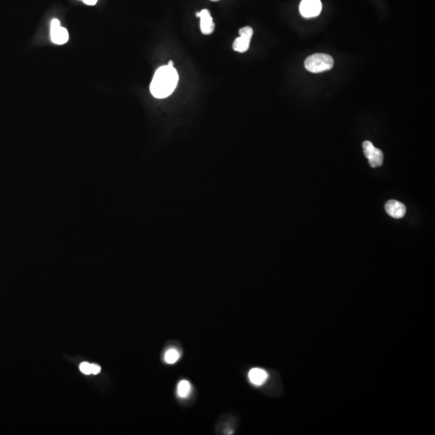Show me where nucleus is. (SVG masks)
Wrapping results in <instances>:
<instances>
[{
  "mask_svg": "<svg viewBox=\"0 0 435 435\" xmlns=\"http://www.w3.org/2000/svg\"><path fill=\"white\" fill-rule=\"evenodd\" d=\"M179 76L173 66H161L155 72L150 85V91L157 98L169 96L177 87Z\"/></svg>",
  "mask_w": 435,
  "mask_h": 435,
  "instance_id": "1",
  "label": "nucleus"
},
{
  "mask_svg": "<svg viewBox=\"0 0 435 435\" xmlns=\"http://www.w3.org/2000/svg\"><path fill=\"white\" fill-rule=\"evenodd\" d=\"M333 66L334 60L332 57L324 53L311 55L305 61L306 70L315 73L330 71Z\"/></svg>",
  "mask_w": 435,
  "mask_h": 435,
  "instance_id": "2",
  "label": "nucleus"
},
{
  "mask_svg": "<svg viewBox=\"0 0 435 435\" xmlns=\"http://www.w3.org/2000/svg\"><path fill=\"white\" fill-rule=\"evenodd\" d=\"M362 148L365 157H367L369 165L372 168H376L382 166L384 161V154L381 149L374 147L372 142L364 141L362 143Z\"/></svg>",
  "mask_w": 435,
  "mask_h": 435,
  "instance_id": "3",
  "label": "nucleus"
},
{
  "mask_svg": "<svg viewBox=\"0 0 435 435\" xmlns=\"http://www.w3.org/2000/svg\"><path fill=\"white\" fill-rule=\"evenodd\" d=\"M322 7L320 0H302L300 4V12L305 18H312L319 15Z\"/></svg>",
  "mask_w": 435,
  "mask_h": 435,
  "instance_id": "4",
  "label": "nucleus"
},
{
  "mask_svg": "<svg viewBox=\"0 0 435 435\" xmlns=\"http://www.w3.org/2000/svg\"><path fill=\"white\" fill-rule=\"evenodd\" d=\"M50 34L51 40L56 45H64L69 41L68 31L65 27H61L57 19L52 20L51 22Z\"/></svg>",
  "mask_w": 435,
  "mask_h": 435,
  "instance_id": "5",
  "label": "nucleus"
},
{
  "mask_svg": "<svg viewBox=\"0 0 435 435\" xmlns=\"http://www.w3.org/2000/svg\"><path fill=\"white\" fill-rule=\"evenodd\" d=\"M196 16L199 17L200 28L204 35H211L215 30V23L211 13L207 9H203L200 12H197Z\"/></svg>",
  "mask_w": 435,
  "mask_h": 435,
  "instance_id": "6",
  "label": "nucleus"
},
{
  "mask_svg": "<svg viewBox=\"0 0 435 435\" xmlns=\"http://www.w3.org/2000/svg\"><path fill=\"white\" fill-rule=\"evenodd\" d=\"M386 211L388 216L394 218H403L406 213L405 205L395 200H390L386 203Z\"/></svg>",
  "mask_w": 435,
  "mask_h": 435,
  "instance_id": "7",
  "label": "nucleus"
},
{
  "mask_svg": "<svg viewBox=\"0 0 435 435\" xmlns=\"http://www.w3.org/2000/svg\"><path fill=\"white\" fill-rule=\"evenodd\" d=\"M268 374L266 370L259 367H254L248 372V379L250 382L255 386H263L267 381Z\"/></svg>",
  "mask_w": 435,
  "mask_h": 435,
  "instance_id": "8",
  "label": "nucleus"
},
{
  "mask_svg": "<svg viewBox=\"0 0 435 435\" xmlns=\"http://www.w3.org/2000/svg\"><path fill=\"white\" fill-rule=\"evenodd\" d=\"M192 391L191 384L186 380L180 381L177 387V394L181 399L187 398Z\"/></svg>",
  "mask_w": 435,
  "mask_h": 435,
  "instance_id": "9",
  "label": "nucleus"
},
{
  "mask_svg": "<svg viewBox=\"0 0 435 435\" xmlns=\"http://www.w3.org/2000/svg\"><path fill=\"white\" fill-rule=\"evenodd\" d=\"M250 41L251 40L249 39L240 36L234 41L233 46H232L233 49L236 52H245L249 48Z\"/></svg>",
  "mask_w": 435,
  "mask_h": 435,
  "instance_id": "10",
  "label": "nucleus"
},
{
  "mask_svg": "<svg viewBox=\"0 0 435 435\" xmlns=\"http://www.w3.org/2000/svg\"><path fill=\"white\" fill-rule=\"evenodd\" d=\"M181 358V353L177 349H169L164 356V361L168 364H173L177 362Z\"/></svg>",
  "mask_w": 435,
  "mask_h": 435,
  "instance_id": "11",
  "label": "nucleus"
},
{
  "mask_svg": "<svg viewBox=\"0 0 435 435\" xmlns=\"http://www.w3.org/2000/svg\"><path fill=\"white\" fill-rule=\"evenodd\" d=\"M239 34H240V36H242V37L251 40L252 35H253V29H252V27H248V26L243 27L239 31Z\"/></svg>",
  "mask_w": 435,
  "mask_h": 435,
  "instance_id": "12",
  "label": "nucleus"
},
{
  "mask_svg": "<svg viewBox=\"0 0 435 435\" xmlns=\"http://www.w3.org/2000/svg\"><path fill=\"white\" fill-rule=\"evenodd\" d=\"M79 369L82 373L86 375L91 374V364L89 362H82L80 364Z\"/></svg>",
  "mask_w": 435,
  "mask_h": 435,
  "instance_id": "13",
  "label": "nucleus"
},
{
  "mask_svg": "<svg viewBox=\"0 0 435 435\" xmlns=\"http://www.w3.org/2000/svg\"><path fill=\"white\" fill-rule=\"evenodd\" d=\"M101 372V367L97 364H91V374L97 375Z\"/></svg>",
  "mask_w": 435,
  "mask_h": 435,
  "instance_id": "14",
  "label": "nucleus"
},
{
  "mask_svg": "<svg viewBox=\"0 0 435 435\" xmlns=\"http://www.w3.org/2000/svg\"><path fill=\"white\" fill-rule=\"evenodd\" d=\"M82 1H83L86 4L90 5V6L96 5L97 2V0H82Z\"/></svg>",
  "mask_w": 435,
  "mask_h": 435,
  "instance_id": "15",
  "label": "nucleus"
},
{
  "mask_svg": "<svg viewBox=\"0 0 435 435\" xmlns=\"http://www.w3.org/2000/svg\"><path fill=\"white\" fill-rule=\"evenodd\" d=\"M168 66H173V61H169V62L168 64Z\"/></svg>",
  "mask_w": 435,
  "mask_h": 435,
  "instance_id": "16",
  "label": "nucleus"
},
{
  "mask_svg": "<svg viewBox=\"0 0 435 435\" xmlns=\"http://www.w3.org/2000/svg\"><path fill=\"white\" fill-rule=\"evenodd\" d=\"M211 1H213V2H217V1H219V0H211Z\"/></svg>",
  "mask_w": 435,
  "mask_h": 435,
  "instance_id": "17",
  "label": "nucleus"
}]
</instances>
